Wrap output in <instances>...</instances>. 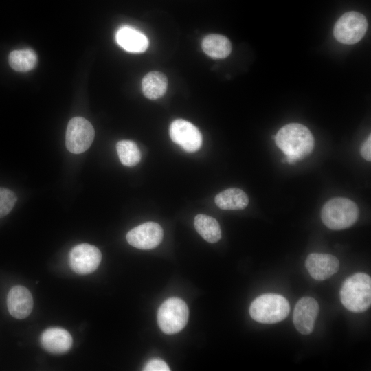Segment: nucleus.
Instances as JSON below:
<instances>
[{"label": "nucleus", "mask_w": 371, "mask_h": 371, "mask_svg": "<svg viewBox=\"0 0 371 371\" xmlns=\"http://www.w3.org/2000/svg\"><path fill=\"white\" fill-rule=\"evenodd\" d=\"M275 142L289 164L304 159L311 154L314 147L311 132L306 126L298 123L282 126L275 136Z\"/></svg>", "instance_id": "f257e3e1"}, {"label": "nucleus", "mask_w": 371, "mask_h": 371, "mask_svg": "<svg viewBox=\"0 0 371 371\" xmlns=\"http://www.w3.org/2000/svg\"><path fill=\"white\" fill-rule=\"evenodd\" d=\"M342 305L348 311L361 313L371 304V278L364 273H357L347 278L339 291Z\"/></svg>", "instance_id": "f03ea898"}, {"label": "nucleus", "mask_w": 371, "mask_h": 371, "mask_svg": "<svg viewBox=\"0 0 371 371\" xmlns=\"http://www.w3.org/2000/svg\"><path fill=\"white\" fill-rule=\"evenodd\" d=\"M359 209L352 201L337 197L328 201L321 211V218L328 228L340 230L351 227L358 219Z\"/></svg>", "instance_id": "7ed1b4c3"}, {"label": "nucleus", "mask_w": 371, "mask_h": 371, "mask_svg": "<svg viewBox=\"0 0 371 371\" xmlns=\"http://www.w3.org/2000/svg\"><path fill=\"white\" fill-rule=\"evenodd\" d=\"M290 311L288 300L279 294L266 293L257 297L251 304V317L262 324H273L284 319Z\"/></svg>", "instance_id": "20e7f679"}, {"label": "nucleus", "mask_w": 371, "mask_h": 371, "mask_svg": "<svg viewBox=\"0 0 371 371\" xmlns=\"http://www.w3.org/2000/svg\"><path fill=\"white\" fill-rule=\"evenodd\" d=\"M189 310L186 303L179 297L166 300L157 311V323L163 333L172 335L181 331L186 325Z\"/></svg>", "instance_id": "39448f33"}, {"label": "nucleus", "mask_w": 371, "mask_h": 371, "mask_svg": "<svg viewBox=\"0 0 371 371\" xmlns=\"http://www.w3.org/2000/svg\"><path fill=\"white\" fill-rule=\"evenodd\" d=\"M368 29V21L362 14L351 11L344 13L335 23V38L340 43L352 45L359 42Z\"/></svg>", "instance_id": "423d86ee"}, {"label": "nucleus", "mask_w": 371, "mask_h": 371, "mask_svg": "<svg viewBox=\"0 0 371 371\" xmlns=\"http://www.w3.org/2000/svg\"><path fill=\"white\" fill-rule=\"evenodd\" d=\"M94 135V128L87 120L75 117L69 122L67 127L66 147L72 153H82L90 147Z\"/></svg>", "instance_id": "0eeeda50"}, {"label": "nucleus", "mask_w": 371, "mask_h": 371, "mask_svg": "<svg viewBox=\"0 0 371 371\" xmlns=\"http://www.w3.org/2000/svg\"><path fill=\"white\" fill-rule=\"evenodd\" d=\"M102 259V254L98 247L87 243L74 246L69 255V263L75 273L86 275L95 271Z\"/></svg>", "instance_id": "6e6552de"}, {"label": "nucleus", "mask_w": 371, "mask_h": 371, "mask_svg": "<svg viewBox=\"0 0 371 371\" xmlns=\"http://www.w3.org/2000/svg\"><path fill=\"white\" fill-rule=\"evenodd\" d=\"M169 135L174 143L188 153L197 151L203 143L202 135L198 128L182 119L175 120L170 124Z\"/></svg>", "instance_id": "1a4fd4ad"}, {"label": "nucleus", "mask_w": 371, "mask_h": 371, "mask_svg": "<svg viewBox=\"0 0 371 371\" xmlns=\"http://www.w3.org/2000/svg\"><path fill=\"white\" fill-rule=\"evenodd\" d=\"M161 227L155 222H147L131 229L126 234L127 242L139 249H151L159 245L163 239Z\"/></svg>", "instance_id": "9d476101"}, {"label": "nucleus", "mask_w": 371, "mask_h": 371, "mask_svg": "<svg viewBox=\"0 0 371 371\" xmlns=\"http://www.w3.org/2000/svg\"><path fill=\"white\" fill-rule=\"evenodd\" d=\"M319 311L318 302L311 297H303L296 303L293 322L297 330L302 335L310 334L315 326Z\"/></svg>", "instance_id": "9b49d317"}, {"label": "nucleus", "mask_w": 371, "mask_h": 371, "mask_svg": "<svg viewBox=\"0 0 371 371\" xmlns=\"http://www.w3.org/2000/svg\"><path fill=\"white\" fill-rule=\"evenodd\" d=\"M305 266L313 279L322 281L329 278L338 271L339 262L331 254L312 253L307 256Z\"/></svg>", "instance_id": "f8f14e48"}, {"label": "nucleus", "mask_w": 371, "mask_h": 371, "mask_svg": "<svg viewBox=\"0 0 371 371\" xmlns=\"http://www.w3.org/2000/svg\"><path fill=\"white\" fill-rule=\"evenodd\" d=\"M33 298L25 286L16 285L11 288L7 297V306L10 314L16 319H24L32 312Z\"/></svg>", "instance_id": "ddd939ff"}, {"label": "nucleus", "mask_w": 371, "mask_h": 371, "mask_svg": "<svg viewBox=\"0 0 371 371\" xmlns=\"http://www.w3.org/2000/svg\"><path fill=\"white\" fill-rule=\"evenodd\" d=\"M43 348L53 354H63L67 352L72 345V337L65 329L52 327L45 330L41 335Z\"/></svg>", "instance_id": "4468645a"}, {"label": "nucleus", "mask_w": 371, "mask_h": 371, "mask_svg": "<svg viewBox=\"0 0 371 371\" xmlns=\"http://www.w3.org/2000/svg\"><path fill=\"white\" fill-rule=\"evenodd\" d=\"M117 44L127 52L141 53L148 46L147 37L138 30L130 26H122L116 32Z\"/></svg>", "instance_id": "2eb2a0df"}, {"label": "nucleus", "mask_w": 371, "mask_h": 371, "mask_svg": "<svg viewBox=\"0 0 371 371\" xmlns=\"http://www.w3.org/2000/svg\"><path fill=\"white\" fill-rule=\"evenodd\" d=\"M216 205L222 210L245 209L249 203L246 193L237 188H231L218 193L214 199Z\"/></svg>", "instance_id": "dca6fc26"}, {"label": "nucleus", "mask_w": 371, "mask_h": 371, "mask_svg": "<svg viewBox=\"0 0 371 371\" xmlns=\"http://www.w3.org/2000/svg\"><path fill=\"white\" fill-rule=\"evenodd\" d=\"M168 87V79L160 71H150L146 74L142 81V89L146 98L156 100L162 97Z\"/></svg>", "instance_id": "f3484780"}, {"label": "nucleus", "mask_w": 371, "mask_h": 371, "mask_svg": "<svg viewBox=\"0 0 371 371\" xmlns=\"http://www.w3.org/2000/svg\"><path fill=\"white\" fill-rule=\"evenodd\" d=\"M203 52L212 58L219 59L228 56L232 51L229 40L221 34H209L202 41Z\"/></svg>", "instance_id": "a211bd4d"}, {"label": "nucleus", "mask_w": 371, "mask_h": 371, "mask_svg": "<svg viewBox=\"0 0 371 371\" xmlns=\"http://www.w3.org/2000/svg\"><path fill=\"white\" fill-rule=\"evenodd\" d=\"M196 232L207 242L214 243L221 238V230L218 221L210 216L199 214L194 220Z\"/></svg>", "instance_id": "6ab92c4d"}, {"label": "nucleus", "mask_w": 371, "mask_h": 371, "mask_svg": "<svg viewBox=\"0 0 371 371\" xmlns=\"http://www.w3.org/2000/svg\"><path fill=\"white\" fill-rule=\"evenodd\" d=\"M10 66L17 71H27L32 69L36 65L37 56L30 49L14 50L8 57Z\"/></svg>", "instance_id": "aec40b11"}, {"label": "nucleus", "mask_w": 371, "mask_h": 371, "mask_svg": "<svg viewBox=\"0 0 371 371\" xmlns=\"http://www.w3.org/2000/svg\"><path fill=\"white\" fill-rule=\"evenodd\" d=\"M117 153L121 163L126 166H136L141 160V152L131 140H121L116 144Z\"/></svg>", "instance_id": "412c9836"}, {"label": "nucleus", "mask_w": 371, "mask_h": 371, "mask_svg": "<svg viewBox=\"0 0 371 371\" xmlns=\"http://www.w3.org/2000/svg\"><path fill=\"white\" fill-rule=\"evenodd\" d=\"M17 196L10 189L0 187V218L10 213L16 204Z\"/></svg>", "instance_id": "4be33fe9"}, {"label": "nucleus", "mask_w": 371, "mask_h": 371, "mask_svg": "<svg viewBox=\"0 0 371 371\" xmlns=\"http://www.w3.org/2000/svg\"><path fill=\"white\" fill-rule=\"evenodd\" d=\"M144 371H170V369L167 363L163 360L153 359L148 361L144 368Z\"/></svg>", "instance_id": "5701e85b"}, {"label": "nucleus", "mask_w": 371, "mask_h": 371, "mask_svg": "<svg viewBox=\"0 0 371 371\" xmlns=\"http://www.w3.org/2000/svg\"><path fill=\"white\" fill-rule=\"evenodd\" d=\"M371 137L369 135L361 147V155L366 161L371 160Z\"/></svg>", "instance_id": "b1692460"}]
</instances>
